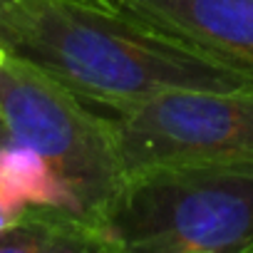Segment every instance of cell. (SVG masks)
Listing matches in <instances>:
<instances>
[{
    "mask_svg": "<svg viewBox=\"0 0 253 253\" xmlns=\"http://www.w3.org/2000/svg\"><path fill=\"white\" fill-rule=\"evenodd\" d=\"M124 174L176 162L253 157V84L176 87L114 117Z\"/></svg>",
    "mask_w": 253,
    "mask_h": 253,
    "instance_id": "277c9868",
    "label": "cell"
},
{
    "mask_svg": "<svg viewBox=\"0 0 253 253\" xmlns=\"http://www.w3.org/2000/svg\"><path fill=\"white\" fill-rule=\"evenodd\" d=\"M0 117L8 137L47 164L72 209L97 223L124 176L112 117L15 55L0 65Z\"/></svg>",
    "mask_w": 253,
    "mask_h": 253,
    "instance_id": "3957f363",
    "label": "cell"
},
{
    "mask_svg": "<svg viewBox=\"0 0 253 253\" xmlns=\"http://www.w3.org/2000/svg\"><path fill=\"white\" fill-rule=\"evenodd\" d=\"M0 199L28 204H62L70 206L67 191L52 176L47 164L28 147L8 139L0 147Z\"/></svg>",
    "mask_w": 253,
    "mask_h": 253,
    "instance_id": "52a82bcc",
    "label": "cell"
},
{
    "mask_svg": "<svg viewBox=\"0 0 253 253\" xmlns=\"http://www.w3.org/2000/svg\"><path fill=\"white\" fill-rule=\"evenodd\" d=\"M0 253H112L99 226L62 204H28L0 231Z\"/></svg>",
    "mask_w": 253,
    "mask_h": 253,
    "instance_id": "8992f818",
    "label": "cell"
},
{
    "mask_svg": "<svg viewBox=\"0 0 253 253\" xmlns=\"http://www.w3.org/2000/svg\"><path fill=\"white\" fill-rule=\"evenodd\" d=\"M5 55H8V52H5L3 47H0V65H3V60H5Z\"/></svg>",
    "mask_w": 253,
    "mask_h": 253,
    "instance_id": "30bf717a",
    "label": "cell"
},
{
    "mask_svg": "<svg viewBox=\"0 0 253 253\" xmlns=\"http://www.w3.org/2000/svg\"><path fill=\"white\" fill-rule=\"evenodd\" d=\"M122 8L253 72V0H122Z\"/></svg>",
    "mask_w": 253,
    "mask_h": 253,
    "instance_id": "5b68a950",
    "label": "cell"
},
{
    "mask_svg": "<svg viewBox=\"0 0 253 253\" xmlns=\"http://www.w3.org/2000/svg\"><path fill=\"white\" fill-rule=\"evenodd\" d=\"M97 226L112 253L253 251V157L126 171Z\"/></svg>",
    "mask_w": 253,
    "mask_h": 253,
    "instance_id": "7a4b0ae2",
    "label": "cell"
},
{
    "mask_svg": "<svg viewBox=\"0 0 253 253\" xmlns=\"http://www.w3.org/2000/svg\"><path fill=\"white\" fill-rule=\"evenodd\" d=\"M0 47L114 112L176 87L253 84V72L94 0H0Z\"/></svg>",
    "mask_w": 253,
    "mask_h": 253,
    "instance_id": "6da1fadb",
    "label": "cell"
},
{
    "mask_svg": "<svg viewBox=\"0 0 253 253\" xmlns=\"http://www.w3.org/2000/svg\"><path fill=\"white\" fill-rule=\"evenodd\" d=\"M99 5H107V8H122V0H94Z\"/></svg>",
    "mask_w": 253,
    "mask_h": 253,
    "instance_id": "9c48e42d",
    "label": "cell"
},
{
    "mask_svg": "<svg viewBox=\"0 0 253 253\" xmlns=\"http://www.w3.org/2000/svg\"><path fill=\"white\" fill-rule=\"evenodd\" d=\"M8 139L10 137H8V129H5V122H3V117H0V147H3Z\"/></svg>",
    "mask_w": 253,
    "mask_h": 253,
    "instance_id": "ba28073f",
    "label": "cell"
}]
</instances>
